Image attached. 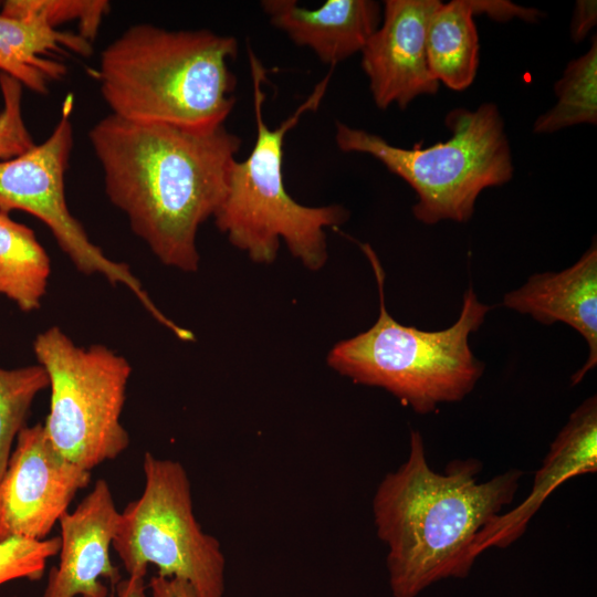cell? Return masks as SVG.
I'll list each match as a JSON object with an SVG mask.
<instances>
[{
  "label": "cell",
  "mask_w": 597,
  "mask_h": 597,
  "mask_svg": "<svg viewBox=\"0 0 597 597\" xmlns=\"http://www.w3.org/2000/svg\"><path fill=\"white\" fill-rule=\"evenodd\" d=\"M451 135L428 147L402 148L381 136L336 122L335 143L344 153L367 154L417 193L413 217L425 224L467 222L478 197L509 182L514 174L504 121L494 103L454 108L444 119Z\"/></svg>",
  "instance_id": "obj_6"
},
{
  "label": "cell",
  "mask_w": 597,
  "mask_h": 597,
  "mask_svg": "<svg viewBox=\"0 0 597 597\" xmlns=\"http://www.w3.org/2000/svg\"><path fill=\"white\" fill-rule=\"evenodd\" d=\"M48 387V375L39 364L0 368V479L35 397Z\"/></svg>",
  "instance_id": "obj_20"
},
{
  "label": "cell",
  "mask_w": 597,
  "mask_h": 597,
  "mask_svg": "<svg viewBox=\"0 0 597 597\" xmlns=\"http://www.w3.org/2000/svg\"><path fill=\"white\" fill-rule=\"evenodd\" d=\"M88 138L105 192L134 233L163 264L196 272L198 229L226 196L240 137L224 125L195 128L109 114Z\"/></svg>",
  "instance_id": "obj_1"
},
{
  "label": "cell",
  "mask_w": 597,
  "mask_h": 597,
  "mask_svg": "<svg viewBox=\"0 0 597 597\" xmlns=\"http://www.w3.org/2000/svg\"><path fill=\"white\" fill-rule=\"evenodd\" d=\"M61 537H11L0 542V586L14 579L39 580L49 558L57 555Z\"/></svg>",
  "instance_id": "obj_22"
},
{
  "label": "cell",
  "mask_w": 597,
  "mask_h": 597,
  "mask_svg": "<svg viewBox=\"0 0 597 597\" xmlns=\"http://www.w3.org/2000/svg\"><path fill=\"white\" fill-rule=\"evenodd\" d=\"M471 0L440 3L432 12L426 34V52L432 76L453 91L474 81L479 66V35Z\"/></svg>",
  "instance_id": "obj_17"
},
{
  "label": "cell",
  "mask_w": 597,
  "mask_h": 597,
  "mask_svg": "<svg viewBox=\"0 0 597 597\" xmlns=\"http://www.w3.org/2000/svg\"><path fill=\"white\" fill-rule=\"evenodd\" d=\"M597 23L596 0H577L572 21L570 36L575 43L583 41Z\"/></svg>",
  "instance_id": "obj_25"
},
{
  "label": "cell",
  "mask_w": 597,
  "mask_h": 597,
  "mask_svg": "<svg viewBox=\"0 0 597 597\" xmlns=\"http://www.w3.org/2000/svg\"><path fill=\"white\" fill-rule=\"evenodd\" d=\"M33 352L49 379L43 426L55 450L88 471L115 460L130 443L121 421L128 360L104 345L77 346L57 326L36 335Z\"/></svg>",
  "instance_id": "obj_7"
},
{
  "label": "cell",
  "mask_w": 597,
  "mask_h": 597,
  "mask_svg": "<svg viewBox=\"0 0 597 597\" xmlns=\"http://www.w3.org/2000/svg\"><path fill=\"white\" fill-rule=\"evenodd\" d=\"M146 588L145 577L127 576L116 584L115 591H112L109 597H147Z\"/></svg>",
  "instance_id": "obj_27"
},
{
  "label": "cell",
  "mask_w": 597,
  "mask_h": 597,
  "mask_svg": "<svg viewBox=\"0 0 597 597\" xmlns=\"http://www.w3.org/2000/svg\"><path fill=\"white\" fill-rule=\"evenodd\" d=\"M503 305L544 325L567 324L585 338L588 358L572 376L573 385L579 383L597 364L596 242L572 266L533 274L524 285L504 295Z\"/></svg>",
  "instance_id": "obj_14"
},
{
  "label": "cell",
  "mask_w": 597,
  "mask_h": 597,
  "mask_svg": "<svg viewBox=\"0 0 597 597\" xmlns=\"http://www.w3.org/2000/svg\"><path fill=\"white\" fill-rule=\"evenodd\" d=\"M556 104L537 117L533 132L551 134L578 124L597 122V40L572 60L554 86Z\"/></svg>",
  "instance_id": "obj_19"
},
{
  "label": "cell",
  "mask_w": 597,
  "mask_h": 597,
  "mask_svg": "<svg viewBox=\"0 0 597 597\" xmlns=\"http://www.w3.org/2000/svg\"><path fill=\"white\" fill-rule=\"evenodd\" d=\"M118 520L111 486L98 479L75 510L59 521V563L49 570L42 597H109L101 579L114 587L122 579L109 555Z\"/></svg>",
  "instance_id": "obj_12"
},
{
  "label": "cell",
  "mask_w": 597,
  "mask_h": 597,
  "mask_svg": "<svg viewBox=\"0 0 597 597\" xmlns=\"http://www.w3.org/2000/svg\"><path fill=\"white\" fill-rule=\"evenodd\" d=\"M474 14L484 13L498 21H507L514 17L527 22H536L541 12L534 8H525L510 1L471 0Z\"/></svg>",
  "instance_id": "obj_24"
},
{
  "label": "cell",
  "mask_w": 597,
  "mask_h": 597,
  "mask_svg": "<svg viewBox=\"0 0 597 597\" xmlns=\"http://www.w3.org/2000/svg\"><path fill=\"white\" fill-rule=\"evenodd\" d=\"M143 471V492L119 512L112 542L127 575L145 577L154 565L158 576L188 583L197 597H223L226 558L196 519L186 469L145 452Z\"/></svg>",
  "instance_id": "obj_8"
},
{
  "label": "cell",
  "mask_w": 597,
  "mask_h": 597,
  "mask_svg": "<svg viewBox=\"0 0 597 597\" xmlns=\"http://www.w3.org/2000/svg\"><path fill=\"white\" fill-rule=\"evenodd\" d=\"M51 274L50 258L35 233L0 211V295L23 312L41 306Z\"/></svg>",
  "instance_id": "obj_18"
},
{
  "label": "cell",
  "mask_w": 597,
  "mask_h": 597,
  "mask_svg": "<svg viewBox=\"0 0 597 597\" xmlns=\"http://www.w3.org/2000/svg\"><path fill=\"white\" fill-rule=\"evenodd\" d=\"M261 8L273 27L332 67L363 50L383 15L374 0H327L316 9L295 0H263Z\"/></svg>",
  "instance_id": "obj_15"
},
{
  "label": "cell",
  "mask_w": 597,
  "mask_h": 597,
  "mask_svg": "<svg viewBox=\"0 0 597 597\" xmlns=\"http://www.w3.org/2000/svg\"><path fill=\"white\" fill-rule=\"evenodd\" d=\"M238 40L210 30L130 27L101 54V93L112 114L146 123L224 125L234 104Z\"/></svg>",
  "instance_id": "obj_3"
},
{
  "label": "cell",
  "mask_w": 597,
  "mask_h": 597,
  "mask_svg": "<svg viewBox=\"0 0 597 597\" xmlns=\"http://www.w3.org/2000/svg\"><path fill=\"white\" fill-rule=\"evenodd\" d=\"M3 107L0 112V158L22 155L35 144L22 116V85L15 78L0 73Z\"/></svg>",
  "instance_id": "obj_23"
},
{
  "label": "cell",
  "mask_w": 597,
  "mask_h": 597,
  "mask_svg": "<svg viewBox=\"0 0 597 597\" xmlns=\"http://www.w3.org/2000/svg\"><path fill=\"white\" fill-rule=\"evenodd\" d=\"M359 247L376 277L378 318L369 329L336 343L327 354L328 366L354 383L386 389L418 413L462 400L484 371L469 337L483 324L491 306L480 302L470 285L450 327L428 332L405 326L386 308L385 272L376 252L368 243Z\"/></svg>",
  "instance_id": "obj_5"
},
{
  "label": "cell",
  "mask_w": 597,
  "mask_h": 597,
  "mask_svg": "<svg viewBox=\"0 0 597 597\" xmlns=\"http://www.w3.org/2000/svg\"><path fill=\"white\" fill-rule=\"evenodd\" d=\"M480 471V462L468 459L434 472L422 437L411 431L408 459L383 479L373 500L395 597H415L437 580L469 574L476 535L512 502L522 475L512 469L478 482Z\"/></svg>",
  "instance_id": "obj_2"
},
{
  "label": "cell",
  "mask_w": 597,
  "mask_h": 597,
  "mask_svg": "<svg viewBox=\"0 0 597 597\" xmlns=\"http://www.w3.org/2000/svg\"><path fill=\"white\" fill-rule=\"evenodd\" d=\"M108 12L109 3L104 0H9L0 13L55 30L60 24L76 20L80 35L91 42Z\"/></svg>",
  "instance_id": "obj_21"
},
{
  "label": "cell",
  "mask_w": 597,
  "mask_h": 597,
  "mask_svg": "<svg viewBox=\"0 0 597 597\" xmlns=\"http://www.w3.org/2000/svg\"><path fill=\"white\" fill-rule=\"evenodd\" d=\"M90 482L91 471L60 454L43 423L25 426L0 479V542L48 538Z\"/></svg>",
  "instance_id": "obj_10"
},
{
  "label": "cell",
  "mask_w": 597,
  "mask_h": 597,
  "mask_svg": "<svg viewBox=\"0 0 597 597\" xmlns=\"http://www.w3.org/2000/svg\"><path fill=\"white\" fill-rule=\"evenodd\" d=\"M439 0H386L381 22L362 53V69L376 106L405 109L415 98L434 95L440 83L427 61L426 34Z\"/></svg>",
  "instance_id": "obj_11"
},
{
  "label": "cell",
  "mask_w": 597,
  "mask_h": 597,
  "mask_svg": "<svg viewBox=\"0 0 597 597\" xmlns=\"http://www.w3.org/2000/svg\"><path fill=\"white\" fill-rule=\"evenodd\" d=\"M597 470V398L591 396L570 415L537 470L533 488L512 511L500 513L476 535L478 557L490 547H506L526 530L549 494L567 480Z\"/></svg>",
  "instance_id": "obj_13"
},
{
  "label": "cell",
  "mask_w": 597,
  "mask_h": 597,
  "mask_svg": "<svg viewBox=\"0 0 597 597\" xmlns=\"http://www.w3.org/2000/svg\"><path fill=\"white\" fill-rule=\"evenodd\" d=\"M148 588L151 597H197L188 583L177 578L155 575L149 579Z\"/></svg>",
  "instance_id": "obj_26"
},
{
  "label": "cell",
  "mask_w": 597,
  "mask_h": 597,
  "mask_svg": "<svg viewBox=\"0 0 597 597\" xmlns=\"http://www.w3.org/2000/svg\"><path fill=\"white\" fill-rule=\"evenodd\" d=\"M91 52V42L77 33L0 13L1 73L38 94H48L50 85L65 75L66 65L57 57Z\"/></svg>",
  "instance_id": "obj_16"
},
{
  "label": "cell",
  "mask_w": 597,
  "mask_h": 597,
  "mask_svg": "<svg viewBox=\"0 0 597 597\" xmlns=\"http://www.w3.org/2000/svg\"><path fill=\"white\" fill-rule=\"evenodd\" d=\"M248 55L256 137L249 156L235 160L231 167L226 196L213 216L214 223L254 263H273L283 241L306 269L318 271L328 256L326 229H337L349 212L339 205L303 206L289 195L283 179V145L301 117L321 105L332 70L284 122L270 128L263 113L266 70L250 45Z\"/></svg>",
  "instance_id": "obj_4"
},
{
  "label": "cell",
  "mask_w": 597,
  "mask_h": 597,
  "mask_svg": "<svg viewBox=\"0 0 597 597\" xmlns=\"http://www.w3.org/2000/svg\"><path fill=\"white\" fill-rule=\"evenodd\" d=\"M73 146V129L65 112L50 136L28 151L0 163V211L22 210L41 220L74 266L84 274H101L112 284L127 286L149 314L179 339L187 328L168 318L151 301L127 264L108 259L70 212L64 177Z\"/></svg>",
  "instance_id": "obj_9"
}]
</instances>
